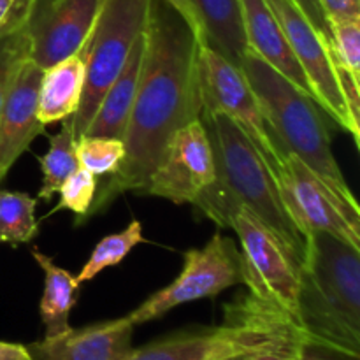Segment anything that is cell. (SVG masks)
<instances>
[{
    "label": "cell",
    "instance_id": "obj_1",
    "mask_svg": "<svg viewBox=\"0 0 360 360\" xmlns=\"http://www.w3.org/2000/svg\"><path fill=\"white\" fill-rule=\"evenodd\" d=\"M199 44L202 42L174 7L165 0H150L143 69L123 136L125 158L97 190L90 217L102 213L122 193L143 192L172 136L200 118Z\"/></svg>",
    "mask_w": 360,
    "mask_h": 360
},
{
    "label": "cell",
    "instance_id": "obj_2",
    "mask_svg": "<svg viewBox=\"0 0 360 360\" xmlns=\"http://www.w3.org/2000/svg\"><path fill=\"white\" fill-rule=\"evenodd\" d=\"M200 122L213 146L217 179L192 206L214 224L231 204L246 207L276 236L301 269L308 239L295 224L273 171L243 130L227 116L202 111Z\"/></svg>",
    "mask_w": 360,
    "mask_h": 360
},
{
    "label": "cell",
    "instance_id": "obj_3",
    "mask_svg": "<svg viewBox=\"0 0 360 360\" xmlns=\"http://www.w3.org/2000/svg\"><path fill=\"white\" fill-rule=\"evenodd\" d=\"M299 274L306 343L360 359V248L329 232H311Z\"/></svg>",
    "mask_w": 360,
    "mask_h": 360
},
{
    "label": "cell",
    "instance_id": "obj_4",
    "mask_svg": "<svg viewBox=\"0 0 360 360\" xmlns=\"http://www.w3.org/2000/svg\"><path fill=\"white\" fill-rule=\"evenodd\" d=\"M239 67L281 150L301 158L341 193L354 195L333 153L329 130L316 102L250 49L241 56Z\"/></svg>",
    "mask_w": 360,
    "mask_h": 360
},
{
    "label": "cell",
    "instance_id": "obj_5",
    "mask_svg": "<svg viewBox=\"0 0 360 360\" xmlns=\"http://www.w3.org/2000/svg\"><path fill=\"white\" fill-rule=\"evenodd\" d=\"M292 341H306L301 327L283 311L248 294L225 308V322L221 326L162 338L134 348L129 360L241 359Z\"/></svg>",
    "mask_w": 360,
    "mask_h": 360
},
{
    "label": "cell",
    "instance_id": "obj_6",
    "mask_svg": "<svg viewBox=\"0 0 360 360\" xmlns=\"http://www.w3.org/2000/svg\"><path fill=\"white\" fill-rule=\"evenodd\" d=\"M217 225L232 229L238 236L243 285L248 287L250 295L283 311L299 326L301 274L276 236L239 204L225 207Z\"/></svg>",
    "mask_w": 360,
    "mask_h": 360
},
{
    "label": "cell",
    "instance_id": "obj_7",
    "mask_svg": "<svg viewBox=\"0 0 360 360\" xmlns=\"http://www.w3.org/2000/svg\"><path fill=\"white\" fill-rule=\"evenodd\" d=\"M150 0H104L88 39L86 81L81 104L70 118L74 136L86 132L108 88L118 77L143 32Z\"/></svg>",
    "mask_w": 360,
    "mask_h": 360
},
{
    "label": "cell",
    "instance_id": "obj_8",
    "mask_svg": "<svg viewBox=\"0 0 360 360\" xmlns=\"http://www.w3.org/2000/svg\"><path fill=\"white\" fill-rule=\"evenodd\" d=\"M197 63L202 111L220 112L232 120L255 146L278 181L283 172L287 153L278 144L264 116L262 105L241 67L204 42L199 44Z\"/></svg>",
    "mask_w": 360,
    "mask_h": 360
},
{
    "label": "cell",
    "instance_id": "obj_9",
    "mask_svg": "<svg viewBox=\"0 0 360 360\" xmlns=\"http://www.w3.org/2000/svg\"><path fill=\"white\" fill-rule=\"evenodd\" d=\"M243 283L241 252L231 238L213 236L202 248H192L183 257V269L171 285L155 292L125 319L134 327L157 320L186 302L211 299Z\"/></svg>",
    "mask_w": 360,
    "mask_h": 360
},
{
    "label": "cell",
    "instance_id": "obj_10",
    "mask_svg": "<svg viewBox=\"0 0 360 360\" xmlns=\"http://www.w3.org/2000/svg\"><path fill=\"white\" fill-rule=\"evenodd\" d=\"M266 2L283 28L285 37L308 81L313 101L343 132L350 134L359 146L360 127L348 111L338 70L330 55V39L309 21L295 0H266Z\"/></svg>",
    "mask_w": 360,
    "mask_h": 360
},
{
    "label": "cell",
    "instance_id": "obj_11",
    "mask_svg": "<svg viewBox=\"0 0 360 360\" xmlns=\"http://www.w3.org/2000/svg\"><path fill=\"white\" fill-rule=\"evenodd\" d=\"M278 185L306 239L311 232H329L360 248V210L355 195L341 193L292 153L285 155Z\"/></svg>",
    "mask_w": 360,
    "mask_h": 360
},
{
    "label": "cell",
    "instance_id": "obj_12",
    "mask_svg": "<svg viewBox=\"0 0 360 360\" xmlns=\"http://www.w3.org/2000/svg\"><path fill=\"white\" fill-rule=\"evenodd\" d=\"M214 179L213 146L202 122L197 118L172 136L141 193L167 199L172 204H193Z\"/></svg>",
    "mask_w": 360,
    "mask_h": 360
},
{
    "label": "cell",
    "instance_id": "obj_13",
    "mask_svg": "<svg viewBox=\"0 0 360 360\" xmlns=\"http://www.w3.org/2000/svg\"><path fill=\"white\" fill-rule=\"evenodd\" d=\"M104 0H30V58L41 69L76 53L90 37Z\"/></svg>",
    "mask_w": 360,
    "mask_h": 360
},
{
    "label": "cell",
    "instance_id": "obj_14",
    "mask_svg": "<svg viewBox=\"0 0 360 360\" xmlns=\"http://www.w3.org/2000/svg\"><path fill=\"white\" fill-rule=\"evenodd\" d=\"M42 74L44 69L27 58L4 98L0 108V181L30 148L32 141L44 132L37 115Z\"/></svg>",
    "mask_w": 360,
    "mask_h": 360
},
{
    "label": "cell",
    "instance_id": "obj_15",
    "mask_svg": "<svg viewBox=\"0 0 360 360\" xmlns=\"http://www.w3.org/2000/svg\"><path fill=\"white\" fill-rule=\"evenodd\" d=\"M132 336L134 326L122 316L44 338L28 345V350L34 360H129Z\"/></svg>",
    "mask_w": 360,
    "mask_h": 360
},
{
    "label": "cell",
    "instance_id": "obj_16",
    "mask_svg": "<svg viewBox=\"0 0 360 360\" xmlns=\"http://www.w3.org/2000/svg\"><path fill=\"white\" fill-rule=\"evenodd\" d=\"M241 13L250 51L260 56L267 65L313 98L304 72L295 60L283 28L266 0H241Z\"/></svg>",
    "mask_w": 360,
    "mask_h": 360
},
{
    "label": "cell",
    "instance_id": "obj_17",
    "mask_svg": "<svg viewBox=\"0 0 360 360\" xmlns=\"http://www.w3.org/2000/svg\"><path fill=\"white\" fill-rule=\"evenodd\" d=\"M88 39L76 53L44 69L37 108L39 120L44 127L70 118L79 108L86 81Z\"/></svg>",
    "mask_w": 360,
    "mask_h": 360
},
{
    "label": "cell",
    "instance_id": "obj_18",
    "mask_svg": "<svg viewBox=\"0 0 360 360\" xmlns=\"http://www.w3.org/2000/svg\"><path fill=\"white\" fill-rule=\"evenodd\" d=\"M144 58V28L134 42V48L108 91L104 94L98 108L83 136L91 137H115L123 139L130 112H132L136 91L139 86L141 69Z\"/></svg>",
    "mask_w": 360,
    "mask_h": 360
},
{
    "label": "cell",
    "instance_id": "obj_19",
    "mask_svg": "<svg viewBox=\"0 0 360 360\" xmlns=\"http://www.w3.org/2000/svg\"><path fill=\"white\" fill-rule=\"evenodd\" d=\"M202 27L206 44L239 65L248 49L241 0H190Z\"/></svg>",
    "mask_w": 360,
    "mask_h": 360
},
{
    "label": "cell",
    "instance_id": "obj_20",
    "mask_svg": "<svg viewBox=\"0 0 360 360\" xmlns=\"http://www.w3.org/2000/svg\"><path fill=\"white\" fill-rule=\"evenodd\" d=\"M32 257L44 273V292H42L39 313L44 323V338H56L70 330V311L79 297V287L76 276L70 271L62 269L37 248L32 250Z\"/></svg>",
    "mask_w": 360,
    "mask_h": 360
},
{
    "label": "cell",
    "instance_id": "obj_21",
    "mask_svg": "<svg viewBox=\"0 0 360 360\" xmlns=\"http://www.w3.org/2000/svg\"><path fill=\"white\" fill-rule=\"evenodd\" d=\"M37 160L42 171V185L37 200L49 202L58 193L62 183L79 167L76 157V136L67 120H63L60 132L49 137L48 151Z\"/></svg>",
    "mask_w": 360,
    "mask_h": 360
},
{
    "label": "cell",
    "instance_id": "obj_22",
    "mask_svg": "<svg viewBox=\"0 0 360 360\" xmlns=\"http://www.w3.org/2000/svg\"><path fill=\"white\" fill-rule=\"evenodd\" d=\"M28 7L30 0H23L9 21L0 28V108L16 72L25 60L30 58V35L27 28Z\"/></svg>",
    "mask_w": 360,
    "mask_h": 360
},
{
    "label": "cell",
    "instance_id": "obj_23",
    "mask_svg": "<svg viewBox=\"0 0 360 360\" xmlns=\"http://www.w3.org/2000/svg\"><path fill=\"white\" fill-rule=\"evenodd\" d=\"M35 206L37 199L28 193L0 190V243L23 245L37 236Z\"/></svg>",
    "mask_w": 360,
    "mask_h": 360
},
{
    "label": "cell",
    "instance_id": "obj_24",
    "mask_svg": "<svg viewBox=\"0 0 360 360\" xmlns=\"http://www.w3.org/2000/svg\"><path fill=\"white\" fill-rule=\"evenodd\" d=\"M141 243H144V236L143 227L137 220L130 221L129 227L123 229V231L105 236L104 239L97 243L91 255L88 257L84 266L76 274L77 283L81 285L95 280L102 271L120 266L127 259V255Z\"/></svg>",
    "mask_w": 360,
    "mask_h": 360
},
{
    "label": "cell",
    "instance_id": "obj_25",
    "mask_svg": "<svg viewBox=\"0 0 360 360\" xmlns=\"http://www.w3.org/2000/svg\"><path fill=\"white\" fill-rule=\"evenodd\" d=\"M76 157L81 167L94 176H111L125 158V143L115 137L81 136L76 139Z\"/></svg>",
    "mask_w": 360,
    "mask_h": 360
},
{
    "label": "cell",
    "instance_id": "obj_26",
    "mask_svg": "<svg viewBox=\"0 0 360 360\" xmlns=\"http://www.w3.org/2000/svg\"><path fill=\"white\" fill-rule=\"evenodd\" d=\"M334 63L360 84V18L329 20Z\"/></svg>",
    "mask_w": 360,
    "mask_h": 360
},
{
    "label": "cell",
    "instance_id": "obj_27",
    "mask_svg": "<svg viewBox=\"0 0 360 360\" xmlns=\"http://www.w3.org/2000/svg\"><path fill=\"white\" fill-rule=\"evenodd\" d=\"M98 190V178L91 174L90 171H86L84 167H77L65 181L62 183V186L58 188V204L53 211H49L46 217H51V214L58 213V211H72L77 217V224L84 221L86 218H90V210L91 204H94L95 195H97Z\"/></svg>",
    "mask_w": 360,
    "mask_h": 360
},
{
    "label": "cell",
    "instance_id": "obj_28",
    "mask_svg": "<svg viewBox=\"0 0 360 360\" xmlns=\"http://www.w3.org/2000/svg\"><path fill=\"white\" fill-rule=\"evenodd\" d=\"M306 341H292L280 347L253 352L239 360H304Z\"/></svg>",
    "mask_w": 360,
    "mask_h": 360
},
{
    "label": "cell",
    "instance_id": "obj_29",
    "mask_svg": "<svg viewBox=\"0 0 360 360\" xmlns=\"http://www.w3.org/2000/svg\"><path fill=\"white\" fill-rule=\"evenodd\" d=\"M323 14L329 20L340 18H360V0H319Z\"/></svg>",
    "mask_w": 360,
    "mask_h": 360
},
{
    "label": "cell",
    "instance_id": "obj_30",
    "mask_svg": "<svg viewBox=\"0 0 360 360\" xmlns=\"http://www.w3.org/2000/svg\"><path fill=\"white\" fill-rule=\"evenodd\" d=\"M295 2H297L299 7L304 11V14L309 18V21H311L323 35H327V37L330 39L329 23H327V18L326 14H323L322 6H320L319 0H295Z\"/></svg>",
    "mask_w": 360,
    "mask_h": 360
},
{
    "label": "cell",
    "instance_id": "obj_31",
    "mask_svg": "<svg viewBox=\"0 0 360 360\" xmlns=\"http://www.w3.org/2000/svg\"><path fill=\"white\" fill-rule=\"evenodd\" d=\"M165 2L169 4V6L174 7L176 11H178L179 14L183 16V20L186 21V23L192 27L193 34H195V37L199 39L200 42H204L206 44V39H204V32H202V27H200L199 20H197L195 13H193V7L192 4H190V0H165Z\"/></svg>",
    "mask_w": 360,
    "mask_h": 360
},
{
    "label": "cell",
    "instance_id": "obj_32",
    "mask_svg": "<svg viewBox=\"0 0 360 360\" xmlns=\"http://www.w3.org/2000/svg\"><path fill=\"white\" fill-rule=\"evenodd\" d=\"M0 360H34L28 347L20 343L0 341Z\"/></svg>",
    "mask_w": 360,
    "mask_h": 360
},
{
    "label": "cell",
    "instance_id": "obj_33",
    "mask_svg": "<svg viewBox=\"0 0 360 360\" xmlns=\"http://www.w3.org/2000/svg\"><path fill=\"white\" fill-rule=\"evenodd\" d=\"M304 360H359V359L350 357V355L338 354V352H333V350H326V348L306 345Z\"/></svg>",
    "mask_w": 360,
    "mask_h": 360
},
{
    "label": "cell",
    "instance_id": "obj_34",
    "mask_svg": "<svg viewBox=\"0 0 360 360\" xmlns=\"http://www.w3.org/2000/svg\"><path fill=\"white\" fill-rule=\"evenodd\" d=\"M21 2L23 0H0V28L9 21V18L13 16V13Z\"/></svg>",
    "mask_w": 360,
    "mask_h": 360
},
{
    "label": "cell",
    "instance_id": "obj_35",
    "mask_svg": "<svg viewBox=\"0 0 360 360\" xmlns=\"http://www.w3.org/2000/svg\"><path fill=\"white\" fill-rule=\"evenodd\" d=\"M229 360H239V359H229Z\"/></svg>",
    "mask_w": 360,
    "mask_h": 360
}]
</instances>
